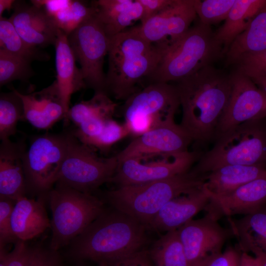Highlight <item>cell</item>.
<instances>
[{
	"label": "cell",
	"mask_w": 266,
	"mask_h": 266,
	"mask_svg": "<svg viewBox=\"0 0 266 266\" xmlns=\"http://www.w3.org/2000/svg\"><path fill=\"white\" fill-rule=\"evenodd\" d=\"M14 201L0 198V249H6L9 243H15L18 239L14 234L11 226V215Z\"/></svg>",
	"instance_id": "74e56055"
},
{
	"label": "cell",
	"mask_w": 266,
	"mask_h": 266,
	"mask_svg": "<svg viewBox=\"0 0 266 266\" xmlns=\"http://www.w3.org/2000/svg\"><path fill=\"white\" fill-rule=\"evenodd\" d=\"M256 86L266 95V76H248Z\"/></svg>",
	"instance_id": "f6af8a7d"
},
{
	"label": "cell",
	"mask_w": 266,
	"mask_h": 266,
	"mask_svg": "<svg viewBox=\"0 0 266 266\" xmlns=\"http://www.w3.org/2000/svg\"><path fill=\"white\" fill-rule=\"evenodd\" d=\"M174 116L134 138L117 155L118 163L128 159L139 161L151 156L173 157L188 151L193 142L187 132L175 123Z\"/></svg>",
	"instance_id": "8fae6325"
},
{
	"label": "cell",
	"mask_w": 266,
	"mask_h": 266,
	"mask_svg": "<svg viewBox=\"0 0 266 266\" xmlns=\"http://www.w3.org/2000/svg\"><path fill=\"white\" fill-rule=\"evenodd\" d=\"M31 2L42 9L67 36L96 13L93 1L90 5L78 0H33Z\"/></svg>",
	"instance_id": "484cf974"
},
{
	"label": "cell",
	"mask_w": 266,
	"mask_h": 266,
	"mask_svg": "<svg viewBox=\"0 0 266 266\" xmlns=\"http://www.w3.org/2000/svg\"><path fill=\"white\" fill-rule=\"evenodd\" d=\"M204 175L203 187L209 195L222 196L250 182L266 178V167L261 166L229 165Z\"/></svg>",
	"instance_id": "cb8c5ba5"
},
{
	"label": "cell",
	"mask_w": 266,
	"mask_h": 266,
	"mask_svg": "<svg viewBox=\"0 0 266 266\" xmlns=\"http://www.w3.org/2000/svg\"><path fill=\"white\" fill-rule=\"evenodd\" d=\"M241 254V252L236 248L229 247L213 259L207 266H239Z\"/></svg>",
	"instance_id": "7bdbcfd3"
},
{
	"label": "cell",
	"mask_w": 266,
	"mask_h": 266,
	"mask_svg": "<svg viewBox=\"0 0 266 266\" xmlns=\"http://www.w3.org/2000/svg\"><path fill=\"white\" fill-rule=\"evenodd\" d=\"M202 23L210 26L225 20L235 0H193Z\"/></svg>",
	"instance_id": "e575fe53"
},
{
	"label": "cell",
	"mask_w": 266,
	"mask_h": 266,
	"mask_svg": "<svg viewBox=\"0 0 266 266\" xmlns=\"http://www.w3.org/2000/svg\"><path fill=\"white\" fill-rule=\"evenodd\" d=\"M149 253L154 266H191L177 230L166 232L155 242Z\"/></svg>",
	"instance_id": "4dcf8cb0"
},
{
	"label": "cell",
	"mask_w": 266,
	"mask_h": 266,
	"mask_svg": "<svg viewBox=\"0 0 266 266\" xmlns=\"http://www.w3.org/2000/svg\"><path fill=\"white\" fill-rule=\"evenodd\" d=\"M160 58L149 77L152 83L177 82L211 66L225 56L210 26L200 21L178 39L156 45Z\"/></svg>",
	"instance_id": "277c9868"
},
{
	"label": "cell",
	"mask_w": 266,
	"mask_h": 266,
	"mask_svg": "<svg viewBox=\"0 0 266 266\" xmlns=\"http://www.w3.org/2000/svg\"><path fill=\"white\" fill-rule=\"evenodd\" d=\"M233 65L235 70L248 76H266V50L243 55Z\"/></svg>",
	"instance_id": "8d00e7d4"
},
{
	"label": "cell",
	"mask_w": 266,
	"mask_h": 266,
	"mask_svg": "<svg viewBox=\"0 0 266 266\" xmlns=\"http://www.w3.org/2000/svg\"><path fill=\"white\" fill-rule=\"evenodd\" d=\"M26 150L22 141L9 139L0 144V198L14 201L27 192L23 159Z\"/></svg>",
	"instance_id": "44dd1931"
},
{
	"label": "cell",
	"mask_w": 266,
	"mask_h": 266,
	"mask_svg": "<svg viewBox=\"0 0 266 266\" xmlns=\"http://www.w3.org/2000/svg\"><path fill=\"white\" fill-rule=\"evenodd\" d=\"M229 222L241 252L247 253L257 248L266 253V207L239 219H230Z\"/></svg>",
	"instance_id": "f1b7e54d"
},
{
	"label": "cell",
	"mask_w": 266,
	"mask_h": 266,
	"mask_svg": "<svg viewBox=\"0 0 266 266\" xmlns=\"http://www.w3.org/2000/svg\"><path fill=\"white\" fill-rule=\"evenodd\" d=\"M67 39L75 60L80 65L86 87L95 92L106 93L103 66L108 54L110 37L96 13L71 32Z\"/></svg>",
	"instance_id": "30bf717a"
},
{
	"label": "cell",
	"mask_w": 266,
	"mask_h": 266,
	"mask_svg": "<svg viewBox=\"0 0 266 266\" xmlns=\"http://www.w3.org/2000/svg\"><path fill=\"white\" fill-rule=\"evenodd\" d=\"M13 232L18 240L34 238L51 228L44 201L22 197L15 202L11 215Z\"/></svg>",
	"instance_id": "603a6c76"
},
{
	"label": "cell",
	"mask_w": 266,
	"mask_h": 266,
	"mask_svg": "<svg viewBox=\"0 0 266 266\" xmlns=\"http://www.w3.org/2000/svg\"><path fill=\"white\" fill-rule=\"evenodd\" d=\"M239 266H260L259 260L248 253L241 252Z\"/></svg>",
	"instance_id": "ee69618b"
},
{
	"label": "cell",
	"mask_w": 266,
	"mask_h": 266,
	"mask_svg": "<svg viewBox=\"0 0 266 266\" xmlns=\"http://www.w3.org/2000/svg\"><path fill=\"white\" fill-rule=\"evenodd\" d=\"M203 152L187 151L174 157L148 163L136 159L119 162L110 182L117 187L137 185L168 178L186 172L192 167Z\"/></svg>",
	"instance_id": "5bb4252c"
},
{
	"label": "cell",
	"mask_w": 266,
	"mask_h": 266,
	"mask_svg": "<svg viewBox=\"0 0 266 266\" xmlns=\"http://www.w3.org/2000/svg\"><path fill=\"white\" fill-rule=\"evenodd\" d=\"M197 16L193 0H173L166 9L137 28L146 40L159 45L181 36L190 29Z\"/></svg>",
	"instance_id": "2e32d148"
},
{
	"label": "cell",
	"mask_w": 266,
	"mask_h": 266,
	"mask_svg": "<svg viewBox=\"0 0 266 266\" xmlns=\"http://www.w3.org/2000/svg\"><path fill=\"white\" fill-rule=\"evenodd\" d=\"M24 106L25 120L34 128L47 130L66 119L64 104L55 80L40 91L23 94L16 90Z\"/></svg>",
	"instance_id": "d6986e66"
},
{
	"label": "cell",
	"mask_w": 266,
	"mask_h": 266,
	"mask_svg": "<svg viewBox=\"0 0 266 266\" xmlns=\"http://www.w3.org/2000/svg\"><path fill=\"white\" fill-rule=\"evenodd\" d=\"M210 201L203 186L190 193L177 197L166 203L150 223L149 228L160 232L177 230L203 209Z\"/></svg>",
	"instance_id": "ffe728a7"
},
{
	"label": "cell",
	"mask_w": 266,
	"mask_h": 266,
	"mask_svg": "<svg viewBox=\"0 0 266 266\" xmlns=\"http://www.w3.org/2000/svg\"><path fill=\"white\" fill-rule=\"evenodd\" d=\"M106 93L126 100L139 90L137 84L150 77L160 58L158 47L146 40L137 26L110 37Z\"/></svg>",
	"instance_id": "3957f363"
},
{
	"label": "cell",
	"mask_w": 266,
	"mask_h": 266,
	"mask_svg": "<svg viewBox=\"0 0 266 266\" xmlns=\"http://www.w3.org/2000/svg\"><path fill=\"white\" fill-rule=\"evenodd\" d=\"M205 176L189 171L146 183L117 187L107 191L105 198L112 207L121 211L149 228L161 209L171 200L201 188Z\"/></svg>",
	"instance_id": "5b68a950"
},
{
	"label": "cell",
	"mask_w": 266,
	"mask_h": 266,
	"mask_svg": "<svg viewBox=\"0 0 266 266\" xmlns=\"http://www.w3.org/2000/svg\"></svg>",
	"instance_id": "681fc988"
},
{
	"label": "cell",
	"mask_w": 266,
	"mask_h": 266,
	"mask_svg": "<svg viewBox=\"0 0 266 266\" xmlns=\"http://www.w3.org/2000/svg\"><path fill=\"white\" fill-rule=\"evenodd\" d=\"M117 104L104 92H95L87 100L81 101L70 107L66 121H71L78 126L90 119L100 117L111 119L117 109Z\"/></svg>",
	"instance_id": "f546056e"
},
{
	"label": "cell",
	"mask_w": 266,
	"mask_h": 266,
	"mask_svg": "<svg viewBox=\"0 0 266 266\" xmlns=\"http://www.w3.org/2000/svg\"><path fill=\"white\" fill-rule=\"evenodd\" d=\"M147 228L121 211L105 209L69 244L70 256L109 264L143 249Z\"/></svg>",
	"instance_id": "7a4b0ae2"
},
{
	"label": "cell",
	"mask_w": 266,
	"mask_h": 266,
	"mask_svg": "<svg viewBox=\"0 0 266 266\" xmlns=\"http://www.w3.org/2000/svg\"><path fill=\"white\" fill-rule=\"evenodd\" d=\"M182 115L180 125L196 146L214 141L232 91L231 74L212 65L177 82Z\"/></svg>",
	"instance_id": "6da1fadb"
},
{
	"label": "cell",
	"mask_w": 266,
	"mask_h": 266,
	"mask_svg": "<svg viewBox=\"0 0 266 266\" xmlns=\"http://www.w3.org/2000/svg\"><path fill=\"white\" fill-rule=\"evenodd\" d=\"M13 8L9 19L28 46L40 49L55 45L60 30L42 9L22 1H15Z\"/></svg>",
	"instance_id": "e0dca14e"
},
{
	"label": "cell",
	"mask_w": 266,
	"mask_h": 266,
	"mask_svg": "<svg viewBox=\"0 0 266 266\" xmlns=\"http://www.w3.org/2000/svg\"><path fill=\"white\" fill-rule=\"evenodd\" d=\"M266 5V0H235L224 24L216 32L225 55L235 39L247 27L253 18Z\"/></svg>",
	"instance_id": "4316f807"
},
{
	"label": "cell",
	"mask_w": 266,
	"mask_h": 266,
	"mask_svg": "<svg viewBox=\"0 0 266 266\" xmlns=\"http://www.w3.org/2000/svg\"><path fill=\"white\" fill-rule=\"evenodd\" d=\"M266 50V5L253 18L246 29L233 41L225 56L227 66L243 55Z\"/></svg>",
	"instance_id": "83f0119b"
},
{
	"label": "cell",
	"mask_w": 266,
	"mask_h": 266,
	"mask_svg": "<svg viewBox=\"0 0 266 266\" xmlns=\"http://www.w3.org/2000/svg\"><path fill=\"white\" fill-rule=\"evenodd\" d=\"M26 241L18 240L10 252L0 249V266H27L32 252Z\"/></svg>",
	"instance_id": "f35d334b"
},
{
	"label": "cell",
	"mask_w": 266,
	"mask_h": 266,
	"mask_svg": "<svg viewBox=\"0 0 266 266\" xmlns=\"http://www.w3.org/2000/svg\"><path fill=\"white\" fill-rule=\"evenodd\" d=\"M142 5L143 13L140 20L144 23L168 6L173 0H138Z\"/></svg>",
	"instance_id": "b9f144b4"
},
{
	"label": "cell",
	"mask_w": 266,
	"mask_h": 266,
	"mask_svg": "<svg viewBox=\"0 0 266 266\" xmlns=\"http://www.w3.org/2000/svg\"><path fill=\"white\" fill-rule=\"evenodd\" d=\"M27 266H62L61 257L58 251L50 247H33Z\"/></svg>",
	"instance_id": "ab89813d"
},
{
	"label": "cell",
	"mask_w": 266,
	"mask_h": 266,
	"mask_svg": "<svg viewBox=\"0 0 266 266\" xmlns=\"http://www.w3.org/2000/svg\"><path fill=\"white\" fill-rule=\"evenodd\" d=\"M47 196L52 214L49 247L57 251L69 245L105 209L92 194L58 184Z\"/></svg>",
	"instance_id": "52a82bcc"
},
{
	"label": "cell",
	"mask_w": 266,
	"mask_h": 266,
	"mask_svg": "<svg viewBox=\"0 0 266 266\" xmlns=\"http://www.w3.org/2000/svg\"><path fill=\"white\" fill-rule=\"evenodd\" d=\"M107 265L109 266H154L149 251L144 249Z\"/></svg>",
	"instance_id": "60d3db41"
},
{
	"label": "cell",
	"mask_w": 266,
	"mask_h": 266,
	"mask_svg": "<svg viewBox=\"0 0 266 266\" xmlns=\"http://www.w3.org/2000/svg\"><path fill=\"white\" fill-rule=\"evenodd\" d=\"M93 3L109 37L124 31L142 18L143 9L138 0H99Z\"/></svg>",
	"instance_id": "d4e9b609"
},
{
	"label": "cell",
	"mask_w": 266,
	"mask_h": 266,
	"mask_svg": "<svg viewBox=\"0 0 266 266\" xmlns=\"http://www.w3.org/2000/svg\"><path fill=\"white\" fill-rule=\"evenodd\" d=\"M118 165L116 156L101 158L70 133L56 184L90 193L110 182Z\"/></svg>",
	"instance_id": "ba28073f"
},
{
	"label": "cell",
	"mask_w": 266,
	"mask_h": 266,
	"mask_svg": "<svg viewBox=\"0 0 266 266\" xmlns=\"http://www.w3.org/2000/svg\"><path fill=\"white\" fill-rule=\"evenodd\" d=\"M180 106L175 85L152 83L125 101L122 113L125 123L146 117L166 119L174 116Z\"/></svg>",
	"instance_id": "9a60e30c"
},
{
	"label": "cell",
	"mask_w": 266,
	"mask_h": 266,
	"mask_svg": "<svg viewBox=\"0 0 266 266\" xmlns=\"http://www.w3.org/2000/svg\"><path fill=\"white\" fill-rule=\"evenodd\" d=\"M69 133L44 134L31 141L23 159L27 192L47 196L56 184L65 157Z\"/></svg>",
	"instance_id": "9c48e42d"
},
{
	"label": "cell",
	"mask_w": 266,
	"mask_h": 266,
	"mask_svg": "<svg viewBox=\"0 0 266 266\" xmlns=\"http://www.w3.org/2000/svg\"><path fill=\"white\" fill-rule=\"evenodd\" d=\"M129 134L130 132L125 124H120L113 118L109 119L106 121L100 133L87 146L105 152Z\"/></svg>",
	"instance_id": "d590c367"
},
{
	"label": "cell",
	"mask_w": 266,
	"mask_h": 266,
	"mask_svg": "<svg viewBox=\"0 0 266 266\" xmlns=\"http://www.w3.org/2000/svg\"><path fill=\"white\" fill-rule=\"evenodd\" d=\"M207 213L203 217L192 219L177 229L187 259L191 266H207L222 253L229 232Z\"/></svg>",
	"instance_id": "7c38bea8"
},
{
	"label": "cell",
	"mask_w": 266,
	"mask_h": 266,
	"mask_svg": "<svg viewBox=\"0 0 266 266\" xmlns=\"http://www.w3.org/2000/svg\"><path fill=\"white\" fill-rule=\"evenodd\" d=\"M230 74L231 94L215 138L241 123L266 118V95L245 74L235 70Z\"/></svg>",
	"instance_id": "4fadbf2b"
},
{
	"label": "cell",
	"mask_w": 266,
	"mask_h": 266,
	"mask_svg": "<svg viewBox=\"0 0 266 266\" xmlns=\"http://www.w3.org/2000/svg\"><path fill=\"white\" fill-rule=\"evenodd\" d=\"M0 49L32 61H45L49 57L40 49H33L28 46L18 34L9 19L3 17L0 18Z\"/></svg>",
	"instance_id": "1f68e13d"
},
{
	"label": "cell",
	"mask_w": 266,
	"mask_h": 266,
	"mask_svg": "<svg viewBox=\"0 0 266 266\" xmlns=\"http://www.w3.org/2000/svg\"><path fill=\"white\" fill-rule=\"evenodd\" d=\"M25 120L23 101L16 90L0 95V139H9L19 121Z\"/></svg>",
	"instance_id": "d6a6232c"
},
{
	"label": "cell",
	"mask_w": 266,
	"mask_h": 266,
	"mask_svg": "<svg viewBox=\"0 0 266 266\" xmlns=\"http://www.w3.org/2000/svg\"><path fill=\"white\" fill-rule=\"evenodd\" d=\"M250 251L252 252L255 255V257L258 259L260 266H266V253L257 248L252 249Z\"/></svg>",
	"instance_id": "7dc6e473"
},
{
	"label": "cell",
	"mask_w": 266,
	"mask_h": 266,
	"mask_svg": "<svg viewBox=\"0 0 266 266\" xmlns=\"http://www.w3.org/2000/svg\"><path fill=\"white\" fill-rule=\"evenodd\" d=\"M30 60L0 49V86L15 80L27 81L33 74Z\"/></svg>",
	"instance_id": "836d02e7"
},
{
	"label": "cell",
	"mask_w": 266,
	"mask_h": 266,
	"mask_svg": "<svg viewBox=\"0 0 266 266\" xmlns=\"http://www.w3.org/2000/svg\"><path fill=\"white\" fill-rule=\"evenodd\" d=\"M210 198L205 209L218 219L223 215L254 213L266 206V178L247 183L227 195Z\"/></svg>",
	"instance_id": "ac0fdd59"
},
{
	"label": "cell",
	"mask_w": 266,
	"mask_h": 266,
	"mask_svg": "<svg viewBox=\"0 0 266 266\" xmlns=\"http://www.w3.org/2000/svg\"><path fill=\"white\" fill-rule=\"evenodd\" d=\"M15 0H0V18L5 10L9 11L13 8Z\"/></svg>",
	"instance_id": "bcb514c9"
},
{
	"label": "cell",
	"mask_w": 266,
	"mask_h": 266,
	"mask_svg": "<svg viewBox=\"0 0 266 266\" xmlns=\"http://www.w3.org/2000/svg\"><path fill=\"white\" fill-rule=\"evenodd\" d=\"M266 118L241 123L218 134L212 148L203 152L191 170L204 175L229 165L266 167Z\"/></svg>",
	"instance_id": "8992f818"
},
{
	"label": "cell",
	"mask_w": 266,
	"mask_h": 266,
	"mask_svg": "<svg viewBox=\"0 0 266 266\" xmlns=\"http://www.w3.org/2000/svg\"><path fill=\"white\" fill-rule=\"evenodd\" d=\"M99 266H109L106 263L101 262L99 263Z\"/></svg>",
	"instance_id": "c3c4849f"
},
{
	"label": "cell",
	"mask_w": 266,
	"mask_h": 266,
	"mask_svg": "<svg viewBox=\"0 0 266 266\" xmlns=\"http://www.w3.org/2000/svg\"><path fill=\"white\" fill-rule=\"evenodd\" d=\"M67 35L59 30L54 45L57 73L55 80L67 114L72 95L86 87L80 68L69 44Z\"/></svg>",
	"instance_id": "7402d4cb"
}]
</instances>
